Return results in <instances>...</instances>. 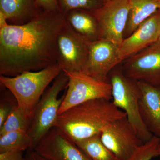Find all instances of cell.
<instances>
[{"label":"cell","instance_id":"cell-1","mask_svg":"<svg viewBox=\"0 0 160 160\" xmlns=\"http://www.w3.org/2000/svg\"><path fill=\"white\" fill-rule=\"evenodd\" d=\"M66 23L60 12H42L26 24L0 28V74L15 76L58 64V35Z\"/></svg>","mask_w":160,"mask_h":160},{"label":"cell","instance_id":"cell-2","mask_svg":"<svg viewBox=\"0 0 160 160\" xmlns=\"http://www.w3.org/2000/svg\"><path fill=\"white\" fill-rule=\"evenodd\" d=\"M126 117L112 100L97 99L71 107L59 114L54 127L76 143L100 134L116 120Z\"/></svg>","mask_w":160,"mask_h":160},{"label":"cell","instance_id":"cell-3","mask_svg":"<svg viewBox=\"0 0 160 160\" xmlns=\"http://www.w3.org/2000/svg\"><path fill=\"white\" fill-rule=\"evenodd\" d=\"M62 70L58 64L13 77L0 75L1 86L14 96L18 106L32 118L35 108L49 84Z\"/></svg>","mask_w":160,"mask_h":160},{"label":"cell","instance_id":"cell-4","mask_svg":"<svg viewBox=\"0 0 160 160\" xmlns=\"http://www.w3.org/2000/svg\"><path fill=\"white\" fill-rule=\"evenodd\" d=\"M109 74L112 101L115 106L126 113L129 122L143 142H148L153 135L146 127L141 117L140 92L137 82L120 70H112Z\"/></svg>","mask_w":160,"mask_h":160},{"label":"cell","instance_id":"cell-5","mask_svg":"<svg viewBox=\"0 0 160 160\" xmlns=\"http://www.w3.org/2000/svg\"><path fill=\"white\" fill-rule=\"evenodd\" d=\"M69 78L63 71L47 88L36 106L31 125L28 132L32 142V149L52 128L58 116L64 95L59 98L60 92L67 88Z\"/></svg>","mask_w":160,"mask_h":160},{"label":"cell","instance_id":"cell-6","mask_svg":"<svg viewBox=\"0 0 160 160\" xmlns=\"http://www.w3.org/2000/svg\"><path fill=\"white\" fill-rule=\"evenodd\" d=\"M63 72L68 77L69 81L58 114L90 100H112V86L109 81H99L83 72Z\"/></svg>","mask_w":160,"mask_h":160},{"label":"cell","instance_id":"cell-7","mask_svg":"<svg viewBox=\"0 0 160 160\" xmlns=\"http://www.w3.org/2000/svg\"><path fill=\"white\" fill-rule=\"evenodd\" d=\"M91 12L98 22L99 39L121 46L129 18V0H107Z\"/></svg>","mask_w":160,"mask_h":160},{"label":"cell","instance_id":"cell-8","mask_svg":"<svg viewBox=\"0 0 160 160\" xmlns=\"http://www.w3.org/2000/svg\"><path fill=\"white\" fill-rule=\"evenodd\" d=\"M89 41L66 23L57 38L58 64L62 71L82 72L89 55Z\"/></svg>","mask_w":160,"mask_h":160},{"label":"cell","instance_id":"cell-9","mask_svg":"<svg viewBox=\"0 0 160 160\" xmlns=\"http://www.w3.org/2000/svg\"><path fill=\"white\" fill-rule=\"evenodd\" d=\"M103 144L121 160H128L144 143L127 117L116 120L100 134Z\"/></svg>","mask_w":160,"mask_h":160},{"label":"cell","instance_id":"cell-10","mask_svg":"<svg viewBox=\"0 0 160 160\" xmlns=\"http://www.w3.org/2000/svg\"><path fill=\"white\" fill-rule=\"evenodd\" d=\"M119 48L116 44L103 39L89 42L88 59L82 72L99 81H109L110 72L122 62Z\"/></svg>","mask_w":160,"mask_h":160},{"label":"cell","instance_id":"cell-11","mask_svg":"<svg viewBox=\"0 0 160 160\" xmlns=\"http://www.w3.org/2000/svg\"><path fill=\"white\" fill-rule=\"evenodd\" d=\"M123 72L136 81L160 86V41L127 59Z\"/></svg>","mask_w":160,"mask_h":160},{"label":"cell","instance_id":"cell-12","mask_svg":"<svg viewBox=\"0 0 160 160\" xmlns=\"http://www.w3.org/2000/svg\"><path fill=\"white\" fill-rule=\"evenodd\" d=\"M33 150L49 160H91L75 143L55 127L40 140Z\"/></svg>","mask_w":160,"mask_h":160},{"label":"cell","instance_id":"cell-13","mask_svg":"<svg viewBox=\"0 0 160 160\" xmlns=\"http://www.w3.org/2000/svg\"><path fill=\"white\" fill-rule=\"evenodd\" d=\"M160 35V9L144 21L136 30L123 40L120 46L122 61L158 42Z\"/></svg>","mask_w":160,"mask_h":160},{"label":"cell","instance_id":"cell-14","mask_svg":"<svg viewBox=\"0 0 160 160\" xmlns=\"http://www.w3.org/2000/svg\"><path fill=\"white\" fill-rule=\"evenodd\" d=\"M140 92L139 108L143 122L160 139V86L137 81Z\"/></svg>","mask_w":160,"mask_h":160},{"label":"cell","instance_id":"cell-15","mask_svg":"<svg viewBox=\"0 0 160 160\" xmlns=\"http://www.w3.org/2000/svg\"><path fill=\"white\" fill-rule=\"evenodd\" d=\"M0 12L11 25L26 24L42 12L35 0H0Z\"/></svg>","mask_w":160,"mask_h":160},{"label":"cell","instance_id":"cell-16","mask_svg":"<svg viewBox=\"0 0 160 160\" xmlns=\"http://www.w3.org/2000/svg\"><path fill=\"white\" fill-rule=\"evenodd\" d=\"M72 10L64 15L66 22L72 30L89 42L99 39V29L96 18L91 11Z\"/></svg>","mask_w":160,"mask_h":160},{"label":"cell","instance_id":"cell-17","mask_svg":"<svg viewBox=\"0 0 160 160\" xmlns=\"http://www.w3.org/2000/svg\"><path fill=\"white\" fill-rule=\"evenodd\" d=\"M129 12L124 32L128 37L139 26L160 9V0H129Z\"/></svg>","mask_w":160,"mask_h":160},{"label":"cell","instance_id":"cell-18","mask_svg":"<svg viewBox=\"0 0 160 160\" xmlns=\"http://www.w3.org/2000/svg\"><path fill=\"white\" fill-rule=\"evenodd\" d=\"M29 149H32V142L28 132L17 130L0 135V152Z\"/></svg>","mask_w":160,"mask_h":160},{"label":"cell","instance_id":"cell-19","mask_svg":"<svg viewBox=\"0 0 160 160\" xmlns=\"http://www.w3.org/2000/svg\"><path fill=\"white\" fill-rule=\"evenodd\" d=\"M100 134L76 144L91 160H121L103 144Z\"/></svg>","mask_w":160,"mask_h":160},{"label":"cell","instance_id":"cell-20","mask_svg":"<svg viewBox=\"0 0 160 160\" xmlns=\"http://www.w3.org/2000/svg\"><path fill=\"white\" fill-rule=\"evenodd\" d=\"M32 120V118L17 104L12 108L6 122L0 128V135L17 130L28 132Z\"/></svg>","mask_w":160,"mask_h":160},{"label":"cell","instance_id":"cell-21","mask_svg":"<svg viewBox=\"0 0 160 160\" xmlns=\"http://www.w3.org/2000/svg\"><path fill=\"white\" fill-rule=\"evenodd\" d=\"M160 146V139L153 136L139 147L128 160H151L159 157Z\"/></svg>","mask_w":160,"mask_h":160},{"label":"cell","instance_id":"cell-22","mask_svg":"<svg viewBox=\"0 0 160 160\" xmlns=\"http://www.w3.org/2000/svg\"><path fill=\"white\" fill-rule=\"evenodd\" d=\"M58 2L60 11L64 15L75 9L91 11L99 8L103 4L102 0H58Z\"/></svg>","mask_w":160,"mask_h":160},{"label":"cell","instance_id":"cell-23","mask_svg":"<svg viewBox=\"0 0 160 160\" xmlns=\"http://www.w3.org/2000/svg\"><path fill=\"white\" fill-rule=\"evenodd\" d=\"M17 104L16 100L12 95L11 97H6L5 95V97L1 98L0 102V128L6 122L12 108Z\"/></svg>","mask_w":160,"mask_h":160},{"label":"cell","instance_id":"cell-24","mask_svg":"<svg viewBox=\"0 0 160 160\" xmlns=\"http://www.w3.org/2000/svg\"><path fill=\"white\" fill-rule=\"evenodd\" d=\"M35 2L37 6L41 11L61 12L58 0H35Z\"/></svg>","mask_w":160,"mask_h":160},{"label":"cell","instance_id":"cell-25","mask_svg":"<svg viewBox=\"0 0 160 160\" xmlns=\"http://www.w3.org/2000/svg\"><path fill=\"white\" fill-rule=\"evenodd\" d=\"M23 151H7L0 152V160H25Z\"/></svg>","mask_w":160,"mask_h":160},{"label":"cell","instance_id":"cell-26","mask_svg":"<svg viewBox=\"0 0 160 160\" xmlns=\"http://www.w3.org/2000/svg\"><path fill=\"white\" fill-rule=\"evenodd\" d=\"M25 160H49L39 154L33 149L27 150Z\"/></svg>","mask_w":160,"mask_h":160},{"label":"cell","instance_id":"cell-27","mask_svg":"<svg viewBox=\"0 0 160 160\" xmlns=\"http://www.w3.org/2000/svg\"><path fill=\"white\" fill-rule=\"evenodd\" d=\"M102 1L103 2H106V1H107V0H102Z\"/></svg>","mask_w":160,"mask_h":160},{"label":"cell","instance_id":"cell-28","mask_svg":"<svg viewBox=\"0 0 160 160\" xmlns=\"http://www.w3.org/2000/svg\"><path fill=\"white\" fill-rule=\"evenodd\" d=\"M159 157H160V146L159 147Z\"/></svg>","mask_w":160,"mask_h":160},{"label":"cell","instance_id":"cell-29","mask_svg":"<svg viewBox=\"0 0 160 160\" xmlns=\"http://www.w3.org/2000/svg\"><path fill=\"white\" fill-rule=\"evenodd\" d=\"M158 41H160V35L159 38V40H158Z\"/></svg>","mask_w":160,"mask_h":160}]
</instances>
